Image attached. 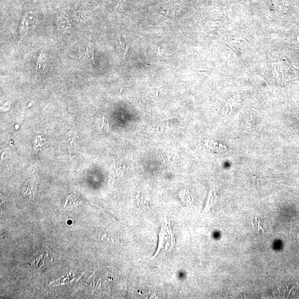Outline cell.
I'll list each match as a JSON object with an SVG mask.
<instances>
[{"label":"cell","mask_w":299,"mask_h":299,"mask_svg":"<svg viewBox=\"0 0 299 299\" xmlns=\"http://www.w3.org/2000/svg\"><path fill=\"white\" fill-rule=\"evenodd\" d=\"M162 243H163V240H162V239H161V234H160V235H159V244L158 249H157V252H156V254H155V255H154V256H153V258H152V259L153 258H155V256H156V255L158 254L159 252H160V249H161V248L163 247V244H162Z\"/></svg>","instance_id":"1"},{"label":"cell","mask_w":299,"mask_h":299,"mask_svg":"<svg viewBox=\"0 0 299 299\" xmlns=\"http://www.w3.org/2000/svg\"><path fill=\"white\" fill-rule=\"evenodd\" d=\"M129 47H130V46H129V45H128V46H127V47H126V49H125V53H124V57H126V55H127V53H128V49H129Z\"/></svg>","instance_id":"2"},{"label":"cell","mask_w":299,"mask_h":299,"mask_svg":"<svg viewBox=\"0 0 299 299\" xmlns=\"http://www.w3.org/2000/svg\"><path fill=\"white\" fill-rule=\"evenodd\" d=\"M159 89H158V90H156V98H157H157H159Z\"/></svg>","instance_id":"3"}]
</instances>
